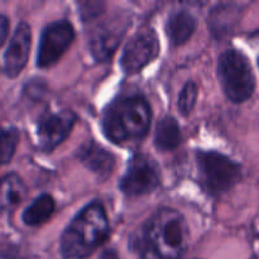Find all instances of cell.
I'll list each match as a JSON object with an SVG mask.
<instances>
[{"label":"cell","mask_w":259,"mask_h":259,"mask_svg":"<svg viewBox=\"0 0 259 259\" xmlns=\"http://www.w3.org/2000/svg\"><path fill=\"white\" fill-rule=\"evenodd\" d=\"M159 185V168L149 156L137 153L129 161L128 169L121 177V191L128 196H142L151 194Z\"/></svg>","instance_id":"7"},{"label":"cell","mask_w":259,"mask_h":259,"mask_svg":"<svg viewBox=\"0 0 259 259\" xmlns=\"http://www.w3.org/2000/svg\"><path fill=\"white\" fill-rule=\"evenodd\" d=\"M189 242V228L179 211L168 207L157 210L144 224L136 243L141 259H180Z\"/></svg>","instance_id":"1"},{"label":"cell","mask_w":259,"mask_h":259,"mask_svg":"<svg viewBox=\"0 0 259 259\" xmlns=\"http://www.w3.org/2000/svg\"><path fill=\"white\" fill-rule=\"evenodd\" d=\"M197 100V86L196 83L189 81L186 85L184 86V89L181 90L179 96V110L180 113L184 116H187L194 109L195 104Z\"/></svg>","instance_id":"19"},{"label":"cell","mask_w":259,"mask_h":259,"mask_svg":"<svg viewBox=\"0 0 259 259\" xmlns=\"http://www.w3.org/2000/svg\"><path fill=\"white\" fill-rule=\"evenodd\" d=\"M197 27V20L189 10L179 9L171 13L166 24V33L174 46L186 43Z\"/></svg>","instance_id":"13"},{"label":"cell","mask_w":259,"mask_h":259,"mask_svg":"<svg viewBox=\"0 0 259 259\" xmlns=\"http://www.w3.org/2000/svg\"><path fill=\"white\" fill-rule=\"evenodd\" d=\"M77 120V115L71 110L60 113H45L38 121V141L40 148L51 152L68 137Z\"/></svg>","instance_id":"10"},{"label":"cell","mask_w":259,"mask_h":259,"mask_svg":"<svg viewBox=\"0 0 259 259\" xmlns=\"http://www.w3.org/2000/svg\"><path fill=\"white\" fill-rule=\"evenodd\" d=\"M101 259H118V255L114 250H105L104 254L101 255Z\"/></svg>","instance_id":"22"},{"label":"cell","mask_w":259,"mask_h":259,"mask_svg":"<svg viewBox=\"0 0 259 259\" xmlns=\"http://www.w3.org/2000/svg\"><path fill=\"white\" fill-rule=\"evenodd\" d=\"M159 55V40L153 28L144 27L129 39L120 58L123 71L129 75L141 72Z\"/></svg>","instance_id":"8"},{"label":"cell","mask_w":259,"mask_h":259,"mask_svg":"<svg viewBox=\"0 0 259 259\" xmlns=\"http://www.w3.org/2000/svg\"><path fill=\"white\" fill-rule=\"evenodd\" d=\"M19 133L15 129L0 132V166L9 163L17 151Z\"/></svg>","instance_id":"18"},{"label":"cell","mask_w":259,"mask_h":259,"mask_svg":"<svg viewBox=\"0 0 259 259\" xmlns=\"http://www.w3.org/2000/svg\"><path fill=\"white\" fill-rule=\"evenodd\" d=\"M8 34H9V19L5 15L0 14V47L5 43Z\"/></svg>","instance_id":"21"},{"label":"cell","mask_w":259,"mask_h":259,"mask_svg":"<svg viewBox=\"0 0 259 259\" xmlns=\"http://www.w3.org/2000/svg\"><path fill=\"white\" fill-rule=\"evenodd\" d=\"M32 30L28 23L20 22L4 53V72L9 78L20 75L29 58Z\"/></svg>","instance_id":"11"},{"label":"cell","mask_w":259,"mask_h":259,"mask_svg":"<svg viewBox=\"0 0 259 259\" xmlns=\"http://www.w3.org/2000/svg\"><path fill=\"white\" fill-rule=\"evenodd\" d=\"M80 161L101 179L110 176L115 167V156L94 141H88L77 151Z\"/></svg>","instance_id":"12"},{"label":"cell","mask_w":259,"mask_h":259,"mask_svg":"<svg viewBox=\"0 0 259 259\" xmlns=\"http://www.w3.org/2000/svg\"><path fill=\"white\" fill-rule=\"evenodd\" d=\"M252 37H259V28L257 30H254V32L252 33Z\"/></svg>","instance_id":"23"},{"label":"cell","mask_w":259,"mask_h":259,"mask_svg":"<svg viewBox=\"0 0 259 259\" xmlns=\"http://www.w3.org/2000/svg\"><path fill=\"white\" fill-rule=\"evenodd\" d=\"M218 77L223 91L235 104L249 100L255 90V76L247 56L239 50L230 48L220 55Z\"/></svg>","instance_id":"4"},{"label":"cell","mask_w":259,"mask_h":259,"mask_svg":"<svg viewBox=\"0 0 259 259\" xmlns=\"http://www.w3.org/2000/svg\"><path fill=\"white\" fill-rule=\"evenodd\" d=\"M55 209L56 204L53 197L48 194H42L24 210L22 219L29 227H38L51 219Z\"/></svg>","instance_id":"17"},{"label":"cell","mask_w":259,"mask_h":259,"mask_svg":"<svg viewBox=\"0 0 259 259\" xmlns=\"http://www.w3.org/2000/svg\"><path fill=\"white\" fill-rule=\"evenodd\" d=\"M240 9L237 4H219L209 15V25L217 37L228 34L237 23Z\"/></svg>","instance_id":"15"},{"label":"cell","mask_w":259,"mask_h":259,"mask_svg":"<svg viewBox=\"0 0 259 259\" xmlns=\"http://www.w3.org/2000/svg\"><path fill=\"white\" fill-rule=\"evenodd\" d=\"M129 25V14L126 12H120L103 20L94 28L90 34L89 47L91 55L98 62H106L113 57Z\"/></svg>","instance_id":"6"},{"label":"cell","mask_w":259,"mask_h":259,"mask_svg":"<svg viewBox=\"0 0 259 259\" xmlns=\"http://www.w3.org/2000/svg\"><path fill=\"white\" fill-rule=\"evenodd\" d=\"M104 3H98V2H90L85 3L81 7V15H82V19H93L94 17H98L101 12H103Z\"/></svg>","instance_id":"20"},{"label":"cell","mask_w":259,"mask_h":259,"mask_svg":"<svg viewBox=\"0 0 259 259\" xmlns=\"http://www.w3.org/2000/svg\"><path fill=\"white\" fill-rule=\"evenodd\" d=\"M196 161L202 187L211 196L228 192L242 179L240 164L219 152L199 151Z\"/></svg>","instance_id":"5"},{"label":"cell","mask_w":259,"mask_h":259,"mask_svg":"<svg viewBox=\"0 0 259 259\" xmlns=\"http://www.w3.org/2000/svg\"><path fill=\"white\" fill-rule=\"evenodd\" d=\"M109 220L100 201L83 207L70 223L60 240V249L66 259H85L106 240Z\"/></svg>","instance_id":"3"},{"label":"cell","mask_w":259,"mask_h":259,"mask_svg":"<svg viewBox=\"0 0 259 259\" xmlns=\"http://www.w3.org/2000/svg\"><path fill=\"white\" fill-rule=\"evenodd\" d=\"M181 143V129L176 119L164 116L156 126L154 144L159 151L168 152L177 148Z\"/></svg>","instance_id":"16"},{"label":"cell","mask_w":259,"mask_h":259,"mask_svg":"<svg viewBox=\"0 0 259 259\" xmlns=\"http://www.w3.org/2000/svg\"><path fill=\"white\" fill-rule=\"evenodd\" d=\"M27 197V186L17 174H8L0 180V212H12Z\"/></svg>","instance_id":"14"},{"label":"cell","mask_w":259,"mask_h":259,"mask_svg":"<svg viewBox=\"0 0 259 259\" xmlns=\"http://www.w3.org/2000/svg\"><path fill=\"white\" fill-rule=\"evenodd\" d=\"M152 121V109L144 96H121L104 111L101 126L106 138L116 144L138 142L147 136Z\"/></svg>","instance_id":"2"},{"label":"cell","mask_w":259,"mask_h":259,"mask_svg":"<svg viewBox=\"0 0 259 259\" xmlns=\"http://www.w3.org/2000/svg\"><path fill=\"white\" fill-rule=\"evenodd\" d=\"M75 39V30L68 20H56L46 25L40 34L37 65L48 68L56 65Z\"/></svg>","instance_id":"9"}]
</instances>
